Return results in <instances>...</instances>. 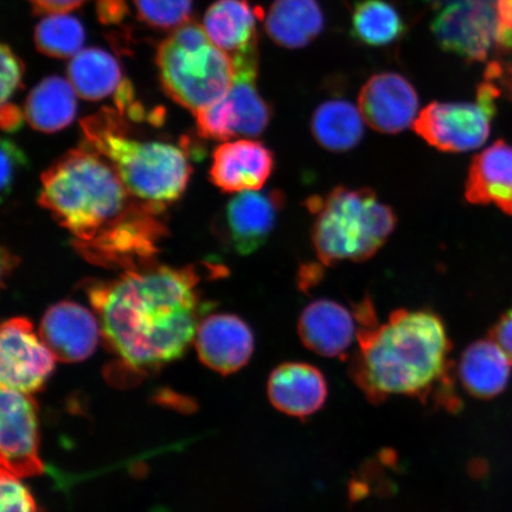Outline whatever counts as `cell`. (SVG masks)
I'll return each instance as SVG.
<instances>
[{
  "label": "cell",
  "instance_id": "6da1fadb",
  "mask_svg": "<svg viewBox=\"0 0 512 512\" xmlns=\"http://www.w3.org/2000/svg\"><path fill=\"white\" fill-rule=\"evenodd\" d=\"M38 203L92 264L126 271L155 262L164 208L134 196L91 147L67 152L44 172Z\"/></svg>",
  "mask_w": 512,
  "mask_h": 512
},
{
  "label": "cell",
  "instance_id": "7a4b0ae2",
  "mask_svg": "<svg viewBox=\"0 0 512 512\" xmlns=\"http://www.w3.org/2000/svg\"><path fill=\"white\" fill-rule=\"evenodd\" d=\"M194 266L155 262L126 270L113 280L87 281L106 347L133 374H150L181 358L195 341L201 300Z\"/></svg>",
  "mask_w": 512,
  "mask_h": 512
},
{
  "label": "cell",
  "instance_id": "3957f363",
  "mask_svg": "<svg viewBox=\"0 0 512 512\" xmlns=\"http://www.w3.org/2000/svg\"><path fill=\"white\" fill-rule=\"evenodd\" d=\"M361 313L360 355L355 374L373 398L424 395L446 374L450 339L443 320L427 310H398L386 323L369 324Z\"/></svg>",
  "mask_w": 512,
  "mask_h": 512
},
{
  "label": "cell",
  "instance_id": "277c9868",
  "mask_svg": "<svg viewBox=\"0 0 512 512\" xmlns=\"http://www.w3.org/2000/svg\"><path fill=\"white\" fill-rule=\"evenodd\" d=\"M86 145L110 163L139 200L165 208L189 183L187 153L171 143L132 136L124 114L102 108L81 121Z\"/></svg>",
  "mask_w": 512,
  "mask_h": 512
},
{
  "label": "cell",
  "instance_id": "5b68a950",
  "mask_svg": "<svg viewBox=\"0 0 512 512\" xmlns=\"http://www.w3.org/2000/svg\"><path fill=\"white\" fill-rule=\"evenodd\" d=\"M312 241L323 266L366 261L380 251L396 226L392 208L370 189L338 187L306 202Z\"/></svg>",
  "mask_w": 512,
  "mask_h": 512
},
{
  "label": "cell",
  "instance_id": "8992f818",
  "mask_svg": "<svg viewBox=\"0 0 512 512\" xmlns=\"http://www.w3.org/2000/svg\"><path fill=\"white\" fill-rule=\"evenodd\" d=\"M156 63L165 93L195 115L220 101L233 85L232 57L192 19L160 44Z\"/></svg>",
  "mask_w": 512,
  "mask_h": 512
},
{
  "label": "cell",
  "instance_id": "52a82bcc",
  "mask_svg": "<svg viewBox=\"0 0 512 512\" xmlns=\"http://www.w3.org/2000/svg\"><path fill=\"white\" fill-rule=\"evenodd\" d=\"M234 80L228 93L196 115L198 134L228 142L260 136L270 124L272 110L256 87L259 47L232 56Z\"/></svg>",
  "mask_w": 512,
  "mask_h": 512
},
{
  "label": "cell",
  "instance_id": "ba28073f",
  "mask_svg": "<svg viewBox=\"0 0 512 512\" xmlns=\"http://www.w3.org/2000/svg\"><path fill=\"white\" fill-rule=\"evenodd\" d=\"M499 91L488 80L477 89L476 102H432L413 125L428 144L444 152L478 149L488 140Z\"/></svg>",
  "mask_w": 512,
  "mask_h": 512
},
{
  "label": "cell",
  "instance_id": "9c48e42d",
  "mask_svg": "<svg viewBox=\"0 0 512 512\" xmlns=\"http://www.w3.org/2000/svg\"><path fill=\"white\" fill-rule=\"evenodd\" d=\"M497 0H438L431 29L440 48L483 62L496 48Z\"/></svg>",
  "mask_w": 512,
  "mask_h": 512
},
{
  "label": "cell",
  "instance_id": "30bf717a",
  "mask_svg": "<svg viewBox=\"0 0 512 512\" xmlns=\"http://www.w3.org/2000/svg\"><path fill=\"white\" fill-rule=\"evenodd\" d=\"M56 357L35 332L31 320L15 317L0 330V382L24 394L41 390L55 368Z\"/></svg>",
  "mask_w": 512,
  "mask_h": 512
},
{
  "label": "cell",
  "instance_id": "8fae6325",
  "mask_svg": "<svg viewBox=\"0 0 512 512\" xmlns=\"http://www.w3.org/2000/svg\"><path fill=\"white\" fill-rule=\"evenodd\" d=\"M37 405L31 395L2 387L0 393V463L19 479L40 476Z\"/></svg>",
  "mask_w": 512,
  "mask_h": 512
},
{
  "label": "cell",
  "instance_id": "7c38bea8",
  "mask_svg": "<svg viewBox=\"0 0 512 512\" xmlns=\"http://www.w3.org/2000/svg\"><path fill=\"white\" fill-rule=\"evenodd\" d=\"M364 121L375 131L396 134L414 125L418 118L419 96L412 83L393 72L370 78L358 96Z\"/></svg>",
  "mask_w": 512,
  "mask_h": 512
},
{
  "label": "cell",
  "instance_id": "4fadbf2b",
  "mask_svg": "<svg viewBox=\"0 0 512 512\" xmlns=\"http://www.w3.org/2000/svg\"><path fill=\"white\" fill-rule=\"evenodd\" d=\"M40 336L57 361L78 363L95 351L101 337L98 317L74 302L50 307L42 319Z\"/></svg>",
  "mask_w": 512,
  "mask_h": 512
},
{
  "label": "cell",
  "instance_id": "5bb4252c",
  "mask_svg": "<svg viewBox=\"0 0 512 512\" xmlns=\"http://www.w3.org/2000/svg\"><path fill=\"white\" fill-rule=\"evenodd\" d=\"M195 345L198 357L208 368L222 375L236 373L251 360L253 332L234 315H211L198 325Z\"/></svg>",
  "mask_w": 512,
  "mask_h": 512
},
{
  "label": "cell",
  "instance_id": "9a60e30c",
  "mask_svg": "<svg viewBox=\"0 0 512 512\" xmlns=\"http://www.w3.org/2000/svg\"><path fill=\"white\" fill-rule=\"evenodd\" d=\"M285 196L279 190L243 191L226 209L230 243L240 255L252 254L265 245L283 210Z\"/></svg>",
  "mask_w": 512,
  "mask_h": 512
},
{
  "label": "cell",
  "instance_id": "2e32d148",
  "mask_svg": "<svg viewBox=\"0 0 512 512\" xmlns=\"http://www.w3.org/2000/svg\"><path fill=\"white\" fill-rule=\"evenodd\" d=\"M274 169L273 152L255 140L241 138L216 147L210 179L229 194L260 190Z\"/></svg>",
  "mask_w": 512,
  "mask_h": 512
},
{
  "label": "cell",
  "instance_id": "e0dca14e",
  "mask_svg": "<svg viewBox=\"0 0 512 512\" xmlns=\"http://www.w3.org/2000/svg\"><path fill=\"white\" fill-rule=\"evenodd\" d=\"M357 319L347 307L329 299L307 305L299 318L298 331L307 348L325 357L347 352L357 339Z\"/></svg>",
  "mask_w": 512,
  "mask_h": 512
},
{
  "label": "cell",
  "instance_id": "ac0fdd59",
  "mask_svg": "<svg viewBox=\"0 0 512 512\" xmlns=\"http://www.w3.org/2000/svg\"><path fill=\"white\" fill-rule=\"evenodd\" d=\"M268 398L278 411L306 418L324 406L328 384L310 364L285 363L274 369L268 380Z\"/></svg>",
  "mask_w": 512,
  "mask_h": 512
},
{
  "label": "cell",
  "instance_id": "d6986e66",
  "mask_svg": "<svg viewBox=\"0 0 512 512\" xmlns=\"http://www.w3.org/2000/svg\"><path fill=\"white\" fill-rule=\"evenodd\" d=\"M465 197L476 206L495 204L512 216V146L498 140L473 158Z\"/></svg>",
  "mask_w": 512,
  "mask_h": 512
},
{
  "label": "cell",
  "instance_id": "ffe728a7",
  "mask_svg": "<svg viewBox=\"0 0 512 512\" xmlns=\"http://www.w3.org/2000/svg\"><path fill=\"white\" fill-rule=\"evenodd\" d=\"M259 10L248 0H217L203 18V28L210 41L230 57L259 47L256 21Z\"/></svg>",
  "mask_w": 512,
  "mask_h": 512
},
{
  "label": "cell",
  "instance_id": "44dd1931",
  "mask_svg": "<svg viewBox=\"0 0 512 512\" xmlns=\"http://www.w3.org/2000/svg\"><path fill=\"white\" fill-rule=\"evenodd\" d=\"M512 362L494 339L470 345L460 358L458 375L464 388L478 399L501 394L510 379Z\"/></svg>",
  "mask_w": 512,
  "mask_h": 512
},
{
  "label": "cell",
  "instance_id": "7402d4cb",
  "mask_svg": "<svg viewBox=\"0 0 512 512\" xmlns=\"http://www.w3.org/2000/svg\"><path fill=\"white\" fill-rule=\"evenodd\" d=\"M324 24L317 0H274L266 15L265 29L278 46L300 49L322 34Z\"/></svg>",
  "mask_w": 512,
  "mask_h": 512
},
{
  "label": "cell",
  "instance_id": "603a6c76",
  "mask_svg": "<svg viewBox=\"0 0 512 512\" xmlns=\"http://www.w3.org/2000/svg\"><path fill=\"white\" fill-rule=\"evenodd\" d=\"M72 83L50 76L32 89L24 107V118L35 130L54 133L73 123L78 100Z\"/></svg>",
  "mask_w": 512,
  "mask_h": 512
},
{
  "label": "cell",
  "instance_id": "cb8c5ba5",
  "mask_svg": "<svg viewBox=\"0 0 512 512\" xmlns=\"http://www.w3.org/2000/svg\"><path fill=\"white\" fill-rule=\"evenodd\" d=\"M67 74L75 92L91 101L117 93L124 82L118 61L99 48L82 49L72 57Z\"/></svg>",
  "mask_w": 512,
  "mask_h": 512
},
{
  "label": "cell",
  "instance_id": "d4e9b609",
  "mask_svg": "<svg viewBox=\"0 0 512 512\" xmlns=\"http://www.w3.org/2000/svg\"><path fill=\"white\" fill-rule=\"evenodd\" d=\"M364 121L360 108L347 100L335 99L320 105L312 117L316 142L331 152H347L361 143Z\"/></svg>",
  "mask_w": 512,
  "mask_h": 512
},
{
  "label": "cell",
  "instance_id": "484cf974",
  "mask_svg": "<svg viewBox=\"0 0 512 512\" xmlns=\"http://www.w3.org/2000/svg\"><path fill=\"white\" fill-rule=\"evenodd\" d=\"M406 30L400 12L387 0H361L352 11L351 36L364 46H390L401 40Z\"/></svg>",
  "mask_w": 512,
  "mask_h": 512
},
{
  "label": "cell",
  "instance_id": "4316f807",
  "mask_svg": "<svg viewBox=\"0 0 512 512\" xmlns=\"http://www.w3.org/2000/svg\"><path fill=\"white\" fill-rule=\"evenodd\" d=\"M85 38L79 19L68 14L48 15L35 30L37 50L54 59H72L82 50Z\"/></svg>",
  "mask_w": 512,
  "mask_h": 512
},
{
  "label": "cell",
  "instance_id": "83f0119b",
  "mask_svg": "<svg viewBox=\"0 0 512 512\" xmlns=\"http://www.w3.org/2000/svg\"><path fill=\"white\" fill-rule=\"evenodd\" d=\"M194 0H133L140 21L151 28L174 31L191 21Z\"/></svg>",
  "mask_w": 512,
  "mask_h": 512
},
{
  "label": "cell",
  "instance_id": "f1b7e54d",
  "mask_svg": "<svg viewBox=\"0 0 512 512\" xmlns=\"http://www.w3.org/2000/svg\"><path fill=\"white\" fill-rule=\"evenodd\" d=\"M0 475V512H46L21 479L4 471Z\"/></svg>",
  "mask_w": 512,
  "mask_h": 512
},
{
  "label": "cell",
  "instance_id": "f546056e",
  "mask_svg": "<svg viewBox=\"0 0 512 512\" xmlns=\"http://www.w3.org/2000/svg\"><path fill=\"white\" fill-rule=\"evenodd\" d=\"M0 60H2V85H0L2 86V104H6L22 86L24 64L8 44H3L0 49Z\"/></svg>",
  "mask_w": 512,
  "mask_h": 512
},
{
  "label": "cell",
  "instance_id": "4dcf8cb0",
  "mask_svg": "<svg viewBox=\"0 0 512 512\" xmlns=\"http://www.w3.org/2000/svg\"><path fill=\"white\" fill-rule=\"evenodd\" d=\"M28 159L23 151L10 139L2 142V198L10 195L12 184L22 166L27 165Z\"/></svg>",
  "mask_w": 512,
  "mask_h": 512
},
{
  "label": "cell",
  "instance_id": "1f68e13d",
  "mask_svg": "<svg viewBox=\"0 0 512 512\" xmlns=\"http://www.w3.org/2000/svg\"><path fill=\"white\" fill-rule=\"evenodd\" d=\"M496 49L512 53V0H497Z\"/></svg>",
  "mask_w": 512,
  "mask_h": 512
},
{
  "label": "cell",
  "instance_id": "d6a6232c",
  "mask_svg": "<svg viewBox=\"0 0 512 512\" xmlns=\"http://www.w3.org/2000/svg\"><path fill=\"white\" fill-rule=\"evenodd\" d=\"M37 15L68 14L78 9L86 0H28Z\"/></svg>",
  "mask_w": 512,
  "mask_h": 512
},
{
  "label": "cell",
  "instance_id": "836d02e7",
  "mask_svg": "<svg viewBox=\"0 0 512 512\" xmlns=\"http://www.w3.org/2000/svg\"><path fill=\"white\" fill-rule=\"evenodd\" d=\"M491 338L504 350L512 362V310L498 320L491 331Z\"/></svg>",
  "mask_w": 512,
  "mask_h": 512
},
{
  "label": "cell",
  "instance_id": "e575fe53",
  "mask_svg": "<svg viewBox=\"0 0 512 512\" xmlns=\"http://www.w3.org/2000/svg\"><path fill=\"white\" fill-rule=\"evenodd\" d=\"M127 14L124 0H98V15L102 23H117Z\"/></svg>",
  "mask_w": 512,
  "mask_h": 512
},
{
  "label": "cell",
  "instance_id": "d590c367",
  "mask_svg": "<svg viewBox=\"0 0 512 512\" xmlns=\"http://www.w3.org/2000/svg\"><path fill=\"white\" fill-rule=\"evenodd\" d=\"M23 115L21 110L14 105L2 104V111H0V124H2V128L6 132H15L19 127L22 126L23 123Z\"/></svg>",
  "mask_w": 512,
  "mask_h": 512
},
{
  "label": "cell",
  "instance_id": "8d00e7d4",
  "mask_svg": "<svg viewBox=\"0 0 512 512\" xmlns=\"http://www.w3.org/2000/svg\"><path fill=\"white\" fill-rule=\"evenodd\" d=\"M511 88H512V72H511Z\"/></svg>",
  "mask_w": 512,
  "mask_h": 512
}]
</instances>
